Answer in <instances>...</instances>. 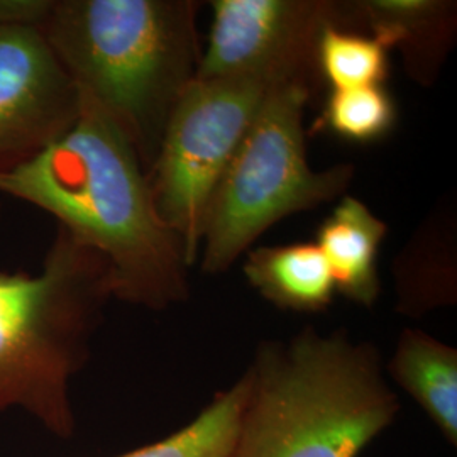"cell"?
I'll list each match as a JSON object with an SVG mask.
<instances>
[{"label": "cell", "mask_w": 457, "mask_h": 457, "mask_svg": "<svg viewBox=\"0 0 457 457\" xmlns=\"http://www.w3.org/2000/svg\"><path fill=\"white\" fill-rule=\"evenodd\" d=\"M0 194L48 213L109 266L112 300L163 312L190 296L192 264L156 209L147 171L128 136L80 96L62 139L0 179Z\"/></svg>", "instance_id": "cell-1"}, {"label": "cell", "mask_w": 457, "mask_h": 457, "mask_svg": "<svg viewBox=\"0 0 457 457\" xmlns=\"http://www.w3.org/2000/svg\"><path fill=\"white\" fill-rule=\"evenodd\" d=\"M245 376L230 457H360L402 409L378 349L344 330L264 341Z\"/></svg>", "instance_id": "cell-2"}, {"label": "cell", "mask_w": 457, "mask_h": 457, "mask_svg": "<svg viewBox=\"0 0 457 457\" xmlns=\"http://www.w3.org/2000/svg\"><path fill=\"white\" fill-rule=\"evenodd\" d=\"M192 0H49L37 29L82 97L128 136L145 170L202 60Z\"/></svg>", "instance_id": "cell-3"}, {"label": "cell", "mask_w": 457, "mask_h": 457, "mask_svg": "<svg viewBox=\"0 0 457 457\" xmlns=\"http://www.w3.org/2000/svg\"><path fill=\"white\" fill-rule=\"evenodd\" d=\"M111 300L107 262L63 228L37 273L0 270V413L21 410L51 436L73 437L71 385Z\"/></svg>", "instance_id": "cell-4"}, {"label": "cell", "mask_w": 457, "mask_h": 457, "mask_svg": "<svg viewBox=\"0 0 457 457\" xmlns=\"http://www.w3.org/2000/svg\"><path fill=\"white\" fill-rule=\"evenodd\" d=\"M313 94L300 85L268 88L262 107L213 192L202 234V271H228L279 220L345 195L356 166L313 170L305 109Z\"/></svg>", "instance_id": "cell-5"}, {"label": "cell", "mask_w": 457, "mask_h": 457, "mask_svg": "<svg viewBox=\"0 0 457 457\" xmlns=\"http://www.w3.org/2000/svg\"><path fill=\"white\" fill-rule=\"evenodd\" d=\"M268 88L251 80H194L179 98L147 171L156 209L194 266L213 192Z\"/></svg>", "instance_id": "cell-6"}, {"label": "cell", "mask_w": 457, "mask_h": 457, "mask_svg": "<svg viewBox=\"0 0 457 457\" xmlns=\"http://www.w3.org/2000/svg\"><path fill=\"white\" fill-rule=\"evenodd\" d=\"M212 26L195 80H251L266 88L320 87L319 39L343 26L332 0H213Z\"/></svg>", "instance_id": "cell-7"}, {"label": "cell", "mask_w": 457, "mask_h": 457, "mask_svg": "<svg viewBox=\"0 0 457 457\" xmlns=\"http://www.w3.org/2000/svg\"><path fill=\"white\" fill-rule=\"evenodd\" d=\"M80 94L36 26L0 24V179L62 139Z\"/></svg>", "instance_id": "cell-8"}, {"label": "cell", "mask_w": 457, "mask_h": 457, "mask_svg": "<svg viewBox=\"0 0 457 457\" xmlns=\"http://www.w3.org/2000/svg\"><path fill=\"white\" fill-rule=\"evenodd\" d=\"M343 28L370 34L396 49L411 80L430 87L456 39V2L358 0L341 2Z\"/></svg>", "instance_id": "cell-9"}, {"label": "cell", "mask_w": 457, "mask_h": 457, "mask_svg": "<svg viewBox=\"0 0 457 457\" xmlns=\"http://www.w3.org/2000/svg\"><path fill=\"white\" fill-rule=\"evenodd\" d=\"M388 226L364 202L343 195L317 228L315 245L326 258L336 294L371 309L381 292L378 271L379 247Z\"/></svg>", "instance_id": "cell-10"}, {"label": "cell", "mask_w": 457, "mask_h": 457, "mask_svg": "<svg viewBox=\"0 0 457 457\" xmlns=\"http://www.w3.org/2000/svg\"><path fill=\"white\" fill-rule=\"evenodd\" d=\"M386 371L442 437L457 445V349L420 328H403Z\"/></svg>", "instance_id": "cell-11"}, {"label": "cell", "mask_w": 457, "mask_h": 457, "mask_svg": "<svg viewBox=\"0 0 457 457\" xmlns=\"http://www.w3.org/2000/svg\"><path fill=\"white\" fill-rule=\"evenodd\" d=\"M456 222L434 213L393 262L396 311L411 317L456 305Z\"/></svg>", "instance_id": "cell-12"}, {"label": "cell", "mask_w": 457, "mask_h": 457, "mask_svg": "<svg viewBox=\"0 0 457 457\" xmlns=\"http://www.w3.org/2000/svg\"><path fill=\"white\" fill-rule=\"evenodd\" d=\"M243 273L256 294L281 311L324 312L337 295L315 243L256 247L245 254Z\"/></svg>", "instance_id": "cell-13"}, {"label": "cell", "mask_w": 457, "mask_h": 457, "mask_svg": "<svg viewBox=\"0 0 457 457\" xmlns=\"http://www.w3.org/2000/svg\"><path fill=\"white\" fill-rule=\"evenodd\" d=\"M245 392L247 381L243 373L228 390L215 393L192 422L160 441L117 457H230Z\"/></svg>", "instance_id": "cell-14"}, {"label": "cell", "mask_w": 457, "mask_h": 457, "mask_svg": "<svg viewBox=\"0 0 457 457\" xmlns=\"http://www.w3.org/2000/svg\"><path fill=\"white\" fill-rule=\"evenodd\" d=\"M370 34L330 24L324 29L317 48L320 80L330 90L385 85L390 71V56Z\"/></svg>", "instance_id": "cell-15"}, {"label": "cell", "mask_w": 457, "mask_h": 457, "mask_svg": "<svg viewBox=\"0 0 457 457\" xmlns=\"http://www.w3.org/2000/svg\"><path fill=\"white\" fill-rule=\"evenodd\" d=\"M398 109L385 85L330 90L313 131L356 145H373L395 129Z\"/></svg>", "instance_id": "cell-16"}, {"label": "cell", "mask_w": 457, "mask_h": 457, "mask_svg": "<svg viewBox=\"0 0 457 457\" xmlns=\"http://www.w3.org/2000/svg\"><path fill=\"white\" fill-rule=\"evenodd\" d=\"M49 0H0V24L39 26L48 12Z\"/></svg>", "instance_id": "cell-17"}]
</instances>
